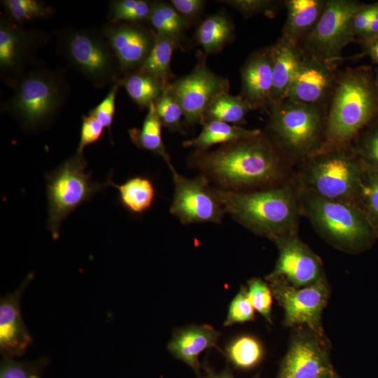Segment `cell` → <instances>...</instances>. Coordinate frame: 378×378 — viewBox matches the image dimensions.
Listing matches in <instances>:
<instances>
[{
	"instance_id": "41",
	"label": "cell",
	"mask_w": 378,
	"mask_h": 378,
	"mask_svg": "<svg viewBox=\"0 0 378 378\" xmlns=\"http://www.w3.org/2000/svg\"><path fill=\"white\" fill-rule=\"evenodd\" d=\"M232 6L245 17L265 13L272 17L281 3L270 0H228L221 1Z\"/></svg>"
},
{
	"instance_id": "44",
	"label": "cell",
	"mask_w": 378,
	"mask_h": 378,
	"mask_svg": "<svg viewBox=\"0 0 378 378\" xmlns=\"http://www.w3.org/2000/svg\"><path fill=\"white\" fill-rule=\"evenodd\" d=\"M170 4L190 24L197 20L204 10L206 1L203 0H172Z\"/></svg>"
},
{
	"instance_id": "30",
	"label": "cell",
	"mask_w": 378,
	"mask_h": 378,
	"mask_svg": "<svg viewBox=\"0 0 378 378\" xmlns=\"http://www.w3.org/2000/svg\"><path fill=\"white\" fill-rule=\"evenodd\" d=\"M117 83L141 108H148L165 90L155 79L139 70L123 76Z\"/></svg>"
},
{
	"instance_id": "15",
	"label": "cell",
	"mask_w": 378,
	"mask_h": 378,
	"mask_svg": "<svg viewBox=\"0 0 378 378\" xmlns=\"http://www.w3.org/2000/svg\"><path fill=\"white\" fill-rule=\"evenodd\" d=\"M174 185L169 211L182 224L220 223L225 214L209 178L201 174L187 178L171 171Z\"/></svg>"
},
{
	"instance_id": "27",
	"label": "cell",
	"mask_w": 378,
	"mask_h": 378,
	"mask_svg": "<svg viewBox=\"0 0 378 378\" xmlns=\"http://www.w3.org/2000/svg\"><path fill=\"white\" fill-rule=\"evenodd\" d=\"M108 185L119 192L121 204L130 212L141 214L150 208L155 197V189L152 181L144 176H134L121 185L112 180L111 172L107 179Z\"/></svg>"
},
{
	"instance_id": "33",
	"label": "cell",
	"mask_w": 378,
	"mask_h": 378,
	"mask_svg": "<svg viewBox=\"0 0 378 378\" xmlns=\"http://www.w3.org/2000/svg\"><path fill=\"white\" fill-rule=\"evenodd\" d=\"M228 360L236 368L248 370L262 359L264 349L261 342L252 335H243L233 339L225 351Z\"/></svg>"
},
{
	"instance_id": "13",
	"label": "cell",
	"mask_w": 378,
	"mask_h": 378,
	"mask_svg": "<svg viewBox=\"0 0 378 378\" xmlns=\"http://www.w3.org/2000/svg\"><path fill=\"white\" fill-rule=\"evenodd\" d=\"M266 281L274 298L284 309V326L293 328L304 326L324 333L321 315L330 295V286L325 274L314 284L301 288L280 280Z\"/></svg>"
},
{
	"instance_id": "31",
	"label": "cell",
	"mask_w": 378,
	"mask_h": 378,
	"mask_svg": "<svg viewBox=\"0 0 378 378\" xmlns=\"http://www.w3.org/2000/svg\"><path fill=\"white\" fill-rule=\"evenodd\" d=\"M253 110L251 105L239 94L232 95L224 92L219 95L209 106L206 113V122L218 120L231 125L246 123L247 113Z\"/></svg>"
},
{
	"instance_id": "8",
	"label": "cell",
	"mask_w": 378,
	"mask_h": 378,
	"mask_svg": "<svg viewBox=\"0 0 378 378\" xmlns=\"http://www.w3.org/2000/svg\"><path fill=\"white\" fill-rule=\"evenodd\" d=\"M58 53L97 88L122 77L117 57L101 29L66 27L56 32Z\"/></svg>"
},
{
	"instance_id": "46",
	"label": "cell",
	"mask_w": 378,
	"mask_h": 378,
	"mask_svg": "<svg viewBox=\"0 0 378 378\" xmlns=\"http://www.w3.org/2000/svg\"><path fill=\"white\" fill-rule=\"evenodd\" d=\"M372 13L369 24L363 38L360 41L365 46L378 37V2L372 4Z\"/></svg>"
},
{
	"instance_id": "1",
	"label": "cell",
	"mask_w": 378,
	"mask_h": 378,
	"mask_svg": "<svg viewBox=\"0 0 378 378\" xmlns=\"http://www.w3.org/2000/svg\"><path fill=\"white\" fill-rule=\"evenodd\" d=\"M191 164L223 190L247 191L273 187L288 178L290 164L270 139L262 133L212 151H195Z\"/></svg>"
},
{
	"instance_id": "34",
	"label": "cell",
	"mask_w": 378,
	"mask_h": 378,
	"mask_svg": "<svg viewBox=\"0 0 378 378\" xmlns=\"http://www.w3.org/2000/svg\"><path fill=\"white\" fill-rule=\"evenodd\" d=\"M4 15L12 22L23 25L27 22L51 17L54 8L38 0H3Z\"/></svg>"
},
{
	"instance_id": "5",
	"label": "cell",
	"mask_w": 378,
	"mask_h": 378,
	"mask_svg": "<svg viewBox=\"0 0 378 378\" xmlns=\"http://www.w3.org/2000/svg\"><path fill=\"white\" fill-rule=\"evenodd\" d=\"M328 106L285 99L270 112L267 134L290 164H300L324 145Z\"/></svg>"
},
{
	"instance_id": "2",
	"label": "cell",
	"mask_w": 378,
	"mask_h": 378,
	"mask_svg": "<svg viewBox=\"0 0 378 378\" xmlns=\"http://www.w3.org/2000/svg\"><path fill=\"white\" fill-rule=\"evenodd\" d=\"M225 213L246 228L272 241L297 233L301 214L300 193L293 176L279 185L258 190L214 188Z\"/></svg>"
},
{
	"instance_id": "18",
	"label": "cell",
	"mask_w": 378,
	"mask_h": 378,
	"mask_svg": "<svg viewBox=\"0 0 378 378\" xmlns=\"http://www.w3.org/2000/svg\"><path fill=\"white\" fill-rule=\"evenodd\" d=\"M336 66L304 54L286 99L305 104L328 106L339 76Z\"/></svg>"
},
{
	"instance_id": "14",
	"label": "cell",
	"mask_w": 378,
	"mask_h": 378,
	"mask_svg": "<svg viewBox=\"0 0 378 378\" xmlns=\"http://www.w3.org/2000/svg\"><path fill=\"white\" fill-rule=\"evenodd\" d=\"M49 36L41 29L25 28L4 15L0 20V76L11 87L31 65L36 64V55Z\"/></svg>"
},
{
	"instance_id": "3",
	"label": "cell",
	"mask_w": 378,
	"mask_h": 378,
	"mask_svg": "<svg viewBox=\"0 0 378 378\" xmlns=\"http://www.w3.org/2000/svg\"><path fill=\"white\" fill-rule=\"evenodd\" d=\"M376 122L378 97L374 71L368 66L346 69L339 74L328 105L321 150L351 145L362 131Z\"/></svg>"
},
{
	"instance_id": "24",
	"label": "cell",
	"mask_w": 378,
	"mask_h": 378,
	"mask_svg": "<svg viewBox=\"0 0 378 378\" xmlns=\"http://www.w3.org/2000/svg\"><path fill=\"white\" fill-rule=\"evenodd\" d=\"M258 129H247L227 122L211 120L206 122L195 137L184 141L182 146L194 148L196 151H206L217 144H227L260 135Z\"/></svg>"
},
{
	"instance_id": "37",
	"label": "cell",
	"mask_w": 378,
	"mask_h": 378,
	"mask_svg": "<svg viewBox=\"0 0 378 378\" xmlns=\"http://www.w3.org/2000/svg\"><path fill=\"white\" fill-rule=\"evenodd\" d=\"M48 359L41 357L31 360H16L3 357L0 365V378H41Z\"/></svg>"
},
{
	"instance_id": "25",
	"label": "cell",
	"mask_w": 378,
	"mask_h": 378,
	"mask_svg": "<svg viewBox=\"0 0 378 378\" xmlns=\"http://www.w3.org/2000/svg\"><path fill=\"white\" fill-rule=\"evenodd\" d=\"M234 37V24L223 11L206 17L198 25L195 34L196 42L206 55L220 52Z\"/></svg>"
},
{
	"instance_id": "47",
	"label": "cell",
	"mask_w": 378,
	"mask_h": 378,
	"mask_svg": "<svg viewBox=\"0 0 378 378\" xmlns=\"http://www.w3.org/2000/svg\"><path fill=\"white\" fill-rule=\"evenodd\" d=\"M363 50L361 54L357 57L368 56L374 64L378 65V37L363 46Z\"/></svg>"
},
{
	"instance_id": "22",
	"label": "cell",
	"mask_w": 378,
	"mask_h": 378,
	"mask_svg": "<svg viewBox=\"0 0 378 378\" xmlns=\"http://www.w3.org/2000/svg\"><path fill=\"white\" fill-rule=\"evenodd\" d=\"M270 49L273 85L270 111L286 99L304 57V53L298 43L282 36L270 46Z\"/></svg>"
},
{
	"instance_id": "38",
	"label": "cell",
	"mask_w": 378,
	"mask_h": 378,
	"mask_svg": "<svg viewBox=\"0 0 378 378\" xmlns=\"http://www.w3.org/2000/svg\"><path fill=\"white\" fill-rule=\"evenodd\" d=\"M351 146L360 160L378 172V122L362 131Z\"/></svg>"
},
{
	"instance_id": "50",
	"label": "cell",
	"mask_w": 378,
	"mask_h": 378,
	"mask_svg": "<svg viewBox=\"0 0 378 378\" xmlns=\"http://www.w3.org/2000/svg\"><path fill=\"white\" fill-rule=\"evenodd\" d=\"M328 378H341V377L339 375V376H337V377H328Z\"/></svg>"
},
{
	"instance_id": "43",
	"label": "cell",
	"mask_w": 378,
	"mask_h": 378,
	"mask_svg": "<svg viewBox=\"0 0 378 378\" xmlns=\"http://www.w3.org/2000/svg\"><path fill=\"white\" fill-rule=\"evenodd\" d=\"M104 130L102 124L94 117L88 114L83 115L76 153H83L87 146L99 141L103 134Z\"/></svg>"
},
{
	"instance_id": "7",
	"label": "cell",
	"mask_w": 378,
	"mask_h": 378,
	"mask_svg": "<svg viewBox=\"0 0 378 378\" xmlns=\"http://www.w3.org/2000/svg\"><path fill=\"white\" fill-rule=\"evenodd\" d=\"M299 166L293 175L299 190L354 204L361 162L351 145L321 150Z\"/></svg>"
},
{
	"instance_id": "16",
	"label": "cell",
	"mask_w": 378,
	"mask_h": 378,
	"mask_svg": "<svg viewBox=\"0 0 378 378\" xmlns=\"http://www.w3.org/2000/svg\"><path fill=\"white\" fill-rule=\"evenodd\" d=\"M278 249L274 270L265 280H280L292 286L301 288L314 284L325 274L323 263L297 233L276 237L272 240Z\"/></svg>"
},
{
	"instance_id": "40",
	"label": "cell",
	"mask_w": 378,
	"mask_h": 378,
	"mask_svg": "<svg viewBox=\"0 0 378 378\" xmlns=\"http://www.w3.org/2000/svg\"><path fill=\"white\" fill-rule=\"evenodd\" d=\"M254 316L255 309L249 300L246 287L241 286L230 303L223 325L229 326L242 323L253 320Z\"/></svg>"
},
{
	"instance_id": "32",
	"label": "cell",
	"mask_w": 378,
	"mask_h": 378,
	"mask_svg": "<svg viewBox=\"0 0 378 378\" xmlns=\"http://www.w3.org/2000/svg\"><path fill=\"white\" fill-rule=\"evenodd\" d=\"M354 204L364 213L378 234V172L362 162Z\"/></svg>"
},
{
	"instance_id": "29",
	"label": "cell",
	"mask_w": 378,
	"mask_h": 378,
	"mask_svg": "<svg viewBox=\"0 0 378 378\" xmlns=\"http://www.w3.org/2000/svg\"><path fill=\"white\" fill-rule=\"evenodd\" d=\"M148 23L158 35L169 38L180 48H183L185 32L190 24L170 3L154 1Z\"/></svg>"
},
{
	"instance_id": "23",
	"label": "cell",
	"mask_w": 378,
	"mask_h": 378,
	"mask_svg": "<svg viewBox=\"0 0 378 378\" xmlns=\"http://www.w3.org/2000/svg\"><path fill=\"white\" fill-rule=\"evenodd\" d=\"M327 0H287L286 20L281 36L298 44L316 26Z\"/></svg>"
},
{
	"instance_id": "26",
	"label": "cell",
	"mask_w": 378,
	"mask_h": 378,
	"mask_svg": "<svg viewBox=\"0 0 378 378\" xmlns=\"http://www.w3.org/2000/svg\"><path fill=\"white\" fill-rule=\"evenodd\" d=\"M162 127L155 105L151 104L148 108L141 128L130 129L128 134L132 142L136 147L161 157L172 171L175 169L162 141Z\"/></svg>"
},
{
	"instance_id": "9",
	"label": "cell",
	"mask_w": 378,
	"mask_h": 378,
	"mask_svg": "<svg viewBox=\"0 0 378 378\" xmlns=\"http://www.w3.org/2000/svg\"><path fill=\"white\" fill-rule=\"evenodd\" d=\"M88 162L83 153H76L46 176L48 200V229L57 239L62 222L82 204L109 186L91 180L86 172Z\"/></svg>"
},
{
	"instance_id": "49",
	"label": "cell",
	"mask_w": 378,
	"mask_h": 378,
	"mask_svg": "<svg viewBox=\"0 0 378 378\" xmlns=\"http://www.w3.org/2000/svg\"><path fill=\"white\" fill-rule=\"evenodd\" d=\"M374 72L375 83H376L377 97H378V66L376 68Z\"/></svg>"
},
{
	"instance_id": "36",
	"label": "cell",
	"mask_w": 378,
	"mask_h": 378,
	"mask_svg": "<svg viewBox=\"0 0 378 378\" xmlns=\"http://www.w3.org/2000/svg\"><path fill=\"white\" fill-rule=\"evenodd\" d=\"M154 105L163 127L172 132L185 134L182 108L171 92L165 90Z\"/></svg>"
},
{
	"instance_id": "4",
	"label": "cell",
	"mask_w": 378,
	"mask_h": 378,
	"mask_svg": "<svg viewBox=\"0 0 378 378\" xmlns=\"http://www.w3.org/2000/svg\"><path fill=\"white\" fill-rule=\"evenodd\" d=\"M11 96L1 104L27 132L49 126L66 104L70 86L63 69L35 64L10 87Z\"/></svg>"
},
{
	"instance_id": "19",
	"label": "cell",
	"mask_w": 378,
	"mask_h": 378,
	"mask_svg": "<svg viewBox=\"0 0 378 378\" xmlns=\"http://www.w3.org/2000/svg\"><path fill=\"white\" fill-rule=\"evenodd\" d=\"M34 277L29 273L14 291L0 299V351L3 357L22 356L33 339L22 318L20 298Z\"/></svg>"
},
{
	"instance_id": "17",
	"label": "cell",
	"mask_w": 378,
	"mask_h": 378,
	"mask_svg": "<svg viewBox=\"0 0 378 378\" xmlns=\"http://www.w3.org/2000/svg\"><path fill=\"white\" fill-rule=\"evenodd\" d=\"M100 29L117 57L122 76L140 68L156 36L144 23L108 22Z\"/></svg>"
},
{
	"instance_id": "39",
	"label": "cell",
	"mask_w": 378,
	"mask_h": 378,
	"mask_svg": "<svg viewBox=\"0 0 378 378\" xmlns=\"http://www.w3.org/2000/svg\"><path fill=\"white\" fill-rule=\"evenodd\" d=\"M247 293L254 309L270 324L273 295L268 283L260 278L254 277L247 281Z\"/></svg>"
},
{
	"instance_id": "11",
	"label": "cell",
	"mask_w": 378,
	"mask_h": 378,
	"mask_svg": "<svg viewBox=\"0 0 378 378\" xmlns=\"http://www.w3.org/2000/svg\"><path fill=\"white\" fill-rule=\"evenodd\" d=\"M206 59V54L198 52L197 62L192 71L166 88L180 104L186 125L203 126L209 106L219 95L229 92L228 80L213 72Z\"/></svg>"
},
{
	"instance_id": "35",
	"label": "cell",
	"mask_w": 378,
	"mask_h": 378,
	"mask_svg": "<svg viewBox=\"0 0 378 378\" xmlns=\"http://www.w3.org/2000/svg\"><path fill=\"white\" fill-rule=\"evenodd\" d=\"M153 4L147 0L112 1L108 7V22H148Z\"/></svg>"
},
{
	"instance_id": "10",
	"label": "cell",
	"mask_w": 378,
	"mask_h": 378,
	"mask_svg": "<svg viewBox=\"0 0 378 378\" xmlns=\"http://www.w3.org/2000/svg\"><path fill=\"white\" fill-rule=\"evenodd\" d=\"M363 4L354 0H327L316 26L298 43L303 53L337 65L345 47L356 41L352 18Z\"/></svg>"
},
{
	"instance_id": "28",
	"label": "cell",
	"mask_w": 378,
	"mask_h": 378,
	"mask_svg": "<svg viewBox=\"0 0 378 378\" xmlns=\"http://www.w3.org/2000/svg\"><path fill=\"white\" fill-rule=\"evenodd\" d=\"M176 48H180L174 41L156 34L153 46L138 70L153 77L166 90L174 78L171 62Z\"/></svg>"
},
{
	"instance_id": "42",
	"label": "cell",
	"mask_w": 378,
	"mask_h": 378,
	"mask_svg": "<svg viewBox=\"0 0 378 378\" xmlns=\"http://www.w3.org/2000/svg\"><path fill=\"white\" fill-rule=\"evenodd\" d=\"M119 87L118 83L112 85L103 100L88 113V115L97 119L110 134H111V127L115 112V99Z\"/></svg>"
},
{
	"instance_id": "45",
	"label": "cell",
	"mask_w": 378,
	"mask_h": 378,
	"mask_svg": "<svg viewBox=\"0 0 378 378\" xmlns=\"http://www.w3.org/2000/svg\"><path fill=\"white\" fill-rule=\"evenodd\" d=\"M372 4H364L352 18V31L356 38H358L360 41L364 36L368 27L372 13Z\"/></svg>"
},
{
	"instance_id": "20",
	"label": "cell",
	"mask_w": 378,
	"mask_h": 378,
	"mask_svg": "<svg viewBox=\"0 0 378 378\" xmlns=\"http://www.w3.org/2000/svg\"><path fill=\"white\" fill-rule=\"evenodd\" d=\"M240 95L253 110L270 108L273 85L272 63L270 46L253 52L241 69Z\"/></svg>"
},
{
	"instance_id": "48",
	"label": "cell",
	"mask_w": 378,
	"mask_h": 378,
	"mask_svg": "<svg viewBox=\"0 0 378 378\" xmlns=\"http://www.w3.org/2000/svg\"><path fill=\"white\" fill-rule=\"evenodd\" d=\"M203 367L206 374L205 378H234L229 370L225 369L222 372H216L208 365V364L205 365L204 363ZM253 378H258V377Z\"/></svg>"
},
{
	"instance_id": "12",
	"label": "cell",
	"mask_w": 378,
	"mask_h": 378,
	"mask_svg": "<svg viewBox=\"0 0 378 378\" xmlns=\"http://www.w3.org/2000/svg\"><path fill=\"white\" fill-rule=\"evenodd\" d=\"M325 333L302 326L295 327L288 351L276 378H328L339 376L330 359Z\"/></svg>"
},
{
	"instance_id": "21",
	"label": "cell",
	"mask_w": 378,
	"mask_h": 378,
	"mask_svg": "<svg viewBox=\"0 0 378 378\" xmlns=\"http://www.w3.org/2000/svg\"><path fill=\"white\" fill-rule=\"evenodd\" d=\"M219 337L220 332L210 325H187L173 331L167 348L174 358L188 365L201 378L199 356L207 349H218Z\"/></svg>"
},
{
	"instance_id": "6",
	"label": "cell",
	"mask_w": 378,
	"mask_h": 378,
	"mask_svg": "<svg viewBox=\"0 0 378 378\" xmlns=\"http://www.w3.org/2000/svg\"><path fill=\"white\" fill-rule=\"evenodd\" d=\"M301 214L333 247L349 253L369 249L378 234L355 204L322 198L299 190Z\"/></svg>"
}]
</instances>
